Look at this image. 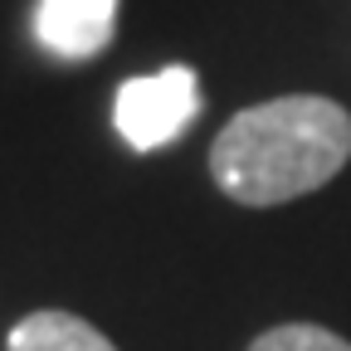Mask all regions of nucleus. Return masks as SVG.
I'll return each instance as SVG.
<instances>
[{
    "instance_id": "f257e3e1",
    "label": "nucleus",
    "mask_w": 351,
    "mask_h": 351,
    "mask_svg": "<svg viewBox=\"0 0 351 351\" xmlns=\"http://www.w3.org/2000/svg\"><path fill=\"white\" fill-rule=\"evenodd\" d=\"M351 161V112L317 93H293L234 112L210 147L215 186L239 205H283L327 186Z\"/></svg>"
},
{
    "instance_id": "f03ea898",
    "label": "nucleus",
    "mask_w": 351,
    "mask_h": 351,
    "mask_svg": "<svg viewBox=\"0 0 351 351\" xmlns=\"http://www.w3.org/2000/svg\"><path fill=\"white\" fill-rule=\"evenodd\" d=\"M195 112H200V83L195 69L186 64H171L152 78H127L112 98V127L137 152H156L176 142L195 122Z\"/></svg>"
},
{
    "instance_id": "7ed1b4c3",
    "label": "nucleus",
    "mask_w": 351,
    "mask_h": 351,
    "mask_svg": "<svg viewBox=\"0 0 351 351\" xmlns=\"http://www.w3.org/2000/svg\"><path fill=\"white\" fill-rule=\"evenodd\" d=\"M117 0H39L34 34L59 59H93L112 44Z\"/></svg>"
},
{
    "instance_id": "20e7f679",
    "label": "nucleus",
    "mask_w": 351,
    "mask_h": 351,
    "mask_svg": "<svg viewBox=\"0 0 351 351\" xmlns=\"http://www.w3.org/2000/svg\"><path fill=\"white\" fill-rule=\"evenodd\" d=\"M5 351H117L93 322H83L73 313H29L25 322H15Z\"/></svg>"
},
{
    "instance_id": "39448f33",
    "label": "nucleus",
    "mask_w": 351,
    "mask_h": 351,
    "mask_svg": "<svg viewBox=\"0 0 351 351\" xmlns=\"http://www.w3.org/2000/svg\"><path fill=\"white\" fill-rule=\"evenodd\" d=\"M249 351H351V341L327 327H313V322H288V327L263 332Z\"/></svg>"
}]
</instances>
